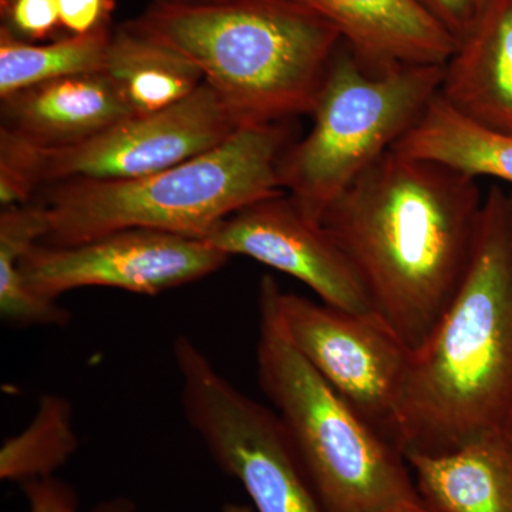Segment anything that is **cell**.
Returning a JSON list of instances; mask_svg holds the SVG:
<instances>
[{
    "mask_svg": "<svg viewBox=\"0 0 512 512\" xmlns=\"http://www.w3.org/2000/svg\"><path fill=\"white\" fill-rule=\"evenodd\" d=\"M229 258L204 238L131 228L67 247L33 245L19 269L37 295L55 301L82 288L156 296L214 274Z\"/></svg>",
    "mask_w": 512,
    "mask_h": 512,
    "instance_id": "10",
    "label": "cell"
},
{
    "mask_svg": "<svg viewBox=\"0 0 512 512\" xmlns=\"http://www.w3.org/2000/svg\"><path fill=\"white\" fill-rule=\"evenodd\" d=\"M45 210L37 201L8 207L0 215V315L16 326H66L70 313L37 295L23 279L19 259L46 237Z\"/></svg>",
    "mask_w": 512,
    "mask_h": 512,
    "instance_id": "18",
    "label": "cell"
},
{
    "mask_svg": "<svg viewBox=\"0 0 512 512\" xmlns=\"http://www.w3.org/2000/svg\"><path fill=\"white\" fill-rule=\"evenodd\" d=\"M239 128L202 83L170 109L127 117L70 146H35L0 130V202L26 204L35 192L66 181L146 177L220 146Z\"/></svg>",
    "mask_w": 512,
    "mask_h": 512,
    "instance_id": "7",
    "label": "cell"
},
{
    "mask_svg": "<svg viewBox=\"0 0 512 512\" xmlns=\"http://www.w3.org/2000/svg\"><path fill=\"white\" fill-rule=\"evenodd\" d=\"M478 181L393 148L320 221L377 318L410 350L429 338L466 278L485 198Z\"/></svg>",
    "mask_w": 512,
    "mask_h": 512,
    "instance_id": "1",
    "label": "cell"
},
{
    "mask_svg": "<svg viewBox=\"0 0 512 512\" xmlns=\"http://www.w3.org/2000/svg\"><path fill=\"white\" fill-rule=\"evenodd\" d=\"M256 376L274 406L323 512H383L421 501L406 458L292 345L259 284Z\"/></svg>",
    "mask_w": 512,
    "mask_h": 512,
    "instance_id": "5",
    "label": "cell"
},
{
    "mask_svg": "<svg viewBox=\"0 0 512 512\" xmlns=\"http://www.w3.org/2000/svg\"><path fill=\"white\" fill-rule=\"evenodd\" d=\"M29 512H82L72 485L55 477L22 484ZM89 512H137L136 504L126 497L110 498Z\"/></svg>",
    "mask_w": 512,
    "mask_h": 512,
    "instance_id": "22",
    "label": "cell"
},
{
    "mask_svg": "<svg viewBox=\"0 0 512 512\" xmlns=\"http://www.w3.org/2000/svg\"><path fill=\"white\" fill-rule=\"evenodd\" d=\"M457 43L467 36L490 0H419Z\"/></svg>",
    "mask_w": 512,
    "mask_h": 512,
    "instance_id": "24",
    "label": "cell"
},
{
    "mask_svg": "<svg viewBox=\"0 0 512 512\" xmlns=\"http://www.w3.org/2000/svg\"><path fill=\"white\" fill-rule=\"evenodd\" d=\"M512 416V194L484 198L473 259L453 302L410 350L399 399L397 447L444 454Z\"/></svg>",
    "mask_w": 512,
    "mask_h": 512,
    "instance_id": "2",
    "label": "cell"
},
{
    "mask_svg": "<svg viewBox=\"0 0 512 512\" xmlns=\"http://www.w3.org/2000/svg\"><path fill=\"white\" fill-rule=\"evenodd\" d=\"M507 429L510 430V433H511V436H512V416H511V419L508 420Z\"/></svg>",
    "mask_w": 512,
    "mask_h": 512,
    "instance_id": "28",
    "label": "cell"
},
{
    "mask_svg": "<svg viewBox=\"0 0 512 512\" xmlns=\"http://www.w3.org/2000/svg\"><path fill=\"white\" fill-rule=\"evenodd\" d=\"M511 194H512V192H511Z\"/></svg>",
    "mask_w": 512,
    "mask_h": 512,
    "instance_id": "29",
    "label": "cell"
},
{
    "mask_svg": "<svg viewBox=\"0 0 512 512\" xmlns=\"http://www.w3.org/2000/svg\"><path fill=\"white\" fill-rule=\"evenodd\" d=\"M111 36L109 29L37 45L0 28V99L60 77L103 72Z\"/></svg>",
    "mask_w": 512,
    "mask_h": 512,
    "instance_id": "19",
    "label": "cell"
},
{
    "mask_svg": "<svg viewBox=\"0 0 512 512\" xmlns=\"http://www.w3.org/2000/svg\"><path fill=\"white\" fill-rule=\"evenodd\" d=\"M342 42L377 69L444 66L458 43L419 0H306Z\"/></svg>",
    "mask_w": 512,
    "mask_h": 512,
    "instance_id": "13",
    "label": "cell"
},
{
    "mask_svg": "<svg viewBox=\"0 0 512 512\" xmlns=\"http://www.w3.org/2000/svg\"><path fill=\"white\" fill-rule=\"evenodd\" d=\"M261 282L299 355L397 447V399L410 349L377 316L356 315L282 291L271 275Z\"/></svg>",
    "mask_w": 512,
    "mask_h": 512,
    "instance_id": "9",
    "label": "cell"
},
{
    "mask_svg": "<svg viewBox=\"0 0 512 512\" xmlns=\"http://www.w3.org/2000/svg\"><path fill=\"white\" fill-rule=\"evenodd\" d=\"M289 121L242 127L220 146L130 180H74L42 188L40 244H82L121 229L207 238L235 212L285 192L279 163L293 143Z\"/></svg>",
    "mask_w": 512,
    "mask_h": 512,
    "instance_id": "4",
    "label": "cell"
},
{
    "mask_svg": "<svg viewBox=\"0 0 512 512\" xmlns=\"http://www.w3.org/2000/svg\"><path fill=\"white\" fill-rule=\"evenodd\" d=\"M64 35H92L111 29L117 0H57Z\"/></svg>",
    "mask_w": 512,
    "mask_h": 512,
    "instance_id": "23",
    "label": "cell"
},
{
    "mask_svg": "<svg viewBox=\"0 0 512 512\" xmlns=\"http://www.w3.org/2000/svg\"><path fill=\"white\" fill-rule=\"evenodd\" d=\"M383 512H433L429 510L421 501H409V503H402L394 505L389 510Z\"/></svg>",
    "mask_w": 512,
    "mask_h": 512,
    "instance_id": "25",
    "label": "cell"
},
{
    "mask_svg": "<svg viewBox=\"0 0 512 512\" xmlns=\"http://www.w3.org/2000/svg\"><path fill=\"white\" fill-rule=\"evenodd\" d=\"M214 2V0H151L158 5H197V3Z\"/></svg>",
    "mask_w": 512,
    "mask_h": 512,
    "instance_id": "26",
    "label": "cell"
},
{
    "mask_svg": "<svg viewBox=\"0 0 512 512\" xmlns=\"http://www.w3.org/2000/svg\"><path fill=\"white\" fill-rule=\"evenodd\" d=\"M77 448L72 404L59 394H43L26 429L0 448V478L25 484L55 477Z\"/></svg>",
    "mask_w": 512,
    "mask_h": 512,
    "instance_id": "20",
    "label": "cell"
},
{
    "mask_svg": "<svg viewBox=\"0 0 512 512\" xmlns=\"http://www.w3.org/2000/svg\"><path fill=\"white\" fill-rule=\"evenodd\" d=\"M205 239L228 256H247L293 276L326 305L377 316L348 256L286 192L235 212Z\"/></svg>",
    "mask_w": 512,
    "mask_h": 512,
    "instance_id": "11",
    "label": "cell"
},
{
    "mask_svg": "<svg viewBox=\"0 0 512 512\" xmlns=\"http://www.w3.org/2000/svg\"><path fill=\"white\" fill-rule=\"evenodd\" d=\"M421 503L433 512H512V436L488 430L444 454H410Z\"/></svg>",
    "mask_w": 512,
    "mask_h": 512,
    "instance_id": "15",
    "label": "cell"
},
{
    "mask_svg": "<svg viewBox=\"0 0 512 512\" xmlns=\"http://www.w3.org/2000/svg\"><path fill=\"white\" fill-rule=\"evenodd\" d=\"M106 73L134 116L170 109L204 83L201 70L187 57L137 32L126 22L113 30Z\"/></svg>",
    "mask_w": 512,
    "mask_h": 512,
    "instance_id": "16",
    "label": "cell"
},
{
    "mask_svg": "<svg viewBox=\"0 0 512 512\" xmlns=\"http://www.w3.org/2000/svg\"><path fill=\"white\" fill-rule=\"evenodd\" d=\"M397 151L512 184V136L478 126L436 97Z\"/></svg>",
    "mask_w": 512,
    "mask_h": 512,
    "instance_id": "17",
    "label": "cell"
},
{
    "mask_svg": "<svg viewBox=\"0 0 512 512\" xmlns=\"http://www.w3.org/2000/svg\"><path fill=\"white\" fill-rule=\"evenodd\" d=\"M126 23L194 63L239 127L311 116L342 45L306 0L151 3Z\"/></svg>",
    "mask_w": 512,
    "mask_h": 512,
    "instance_id": "3",
    "label": "cell"
},
{
    "mask_svg": "<svg viewBox=\"0 0 512 512\" xmlns=\"http://www.w3.org/2000/svg\"><path fill=\"white\" fill-rule=\"evenodd\" d=\"M221 512H255L252 505L248 504H238V503H228L222 507Z\"/></svg>",
    "mask_w": 512,
    "mask_h": 512,
    "instance_id": "27",
    "label": "cell"
},
{
    "mask_svg": "<svg viewBox=\"0 0 512 512\" xmlns=\"http://www.w3.org/2000/svg\"><path fill=\"white\" fill-rule=\"evenodd\" d=\"M0 28L30 43L55 39L62 29L57 0H0Z\"/></svg>",
    "mask_w": 512,
    "mask_h": 512,
    "instance_id": "21",
    "label": "cell"
},
{
    "mask_svg": "<svg viewBox=\"0 0 512 512\" xmlns=\"http://www.w3.org/2000/svg\"><path fill=\"white\" fill-rule=\"evenodd\" d=\"M444 66L377 69L345 43L329 64L312 127L286 148L279 183L312 222L413 130L440 94Z\"/></svg>",
    "mask_w": 512,
    "mask_h": 512,
    "instance_id": "6",
    "label": "cell"
},
{
    "mask_svg": "<svg viewBox=\"0 0 512 512\" xmlns=\"http://www.w3.org/2000/svg\"><path fill=\"white\" fill-rule=\"evenodd\" d=\"M0 100V130L40 147L80 143L134 116L106 70L60 77Z\"/></svg>",
    "mask_w": 512,
    "mask_h": 512,
    "instance_id": "12",
    "label": "cell"
},
{
    "mask_svg": "<svg viewBox=\"0 0 512 512\" xmlns=\"http://www.w3.org/2000/svg\"><path fill=\"white\" fill-rule=\"evenodd\" d=\"M440 96L478 126L512 136V0H490L458 42Z\"/></svg>",
    "mask_w": 512,
    "mask_h": 512,
    "instance_id": "14",
    "label": "cell"
},
{
    "mask_svg": "<svg viewBox=\"0 0 512 512\" xmlns=\"http://www.w3.org/2000/svg\"><path fill=\"white\" fill-rule=\"evenodd\" d=\"M173 356L188 426L254 511L323 512L278 414L229 382L190 336H177Z\"/></svg>",
    "mask_w": 512,
    "mask_h": 512,
    "instance_id": "8",
    "label": "cell"
}]
</instances>
